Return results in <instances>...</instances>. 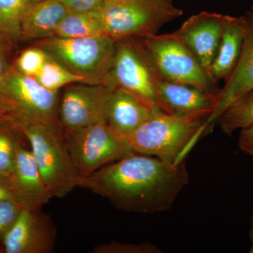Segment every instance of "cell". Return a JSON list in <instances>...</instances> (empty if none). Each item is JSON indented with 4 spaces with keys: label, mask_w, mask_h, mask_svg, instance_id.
<instances>
[{
    "label": "cell",
    "mask_w": 253,
    "mask_h": 253,
    "mask_svg": "<svg viewBox=\"0 0 253 253\" xmlns=\"http://www.w3.org/2000/svg\"><path fill=\"white\" fill-rule=\"evenodd\" d=\"M189 179L185 161L173 164L132 152L100 168L83 179L80 187L124 212L152 214L169 211Z\"/></svg>",
    "instance_id": "1"
},
{
    "label": "cell",
    "mask_w": 253,
    "mask_h": 253,
    "mask_svg": "<svg viewBox=\"0 0 253 253\" xmlns=\"http://www.w3.org/2000/svg\"><path fill=\"white\" fill-rule=\"evenodd\" d=\"M209 116L207 113L174 116L156 111L126 137L134 152L179 164L204 137Z\"/></svg>",
    "instance_id": "2"
},
{
    "label": "cell",
    "mask_w": 253,
    "mask_h": 253,
    "mask_svg": "<svg viewBox=\"0 0 253 253\" xmlns=\"http://www.w3.org/2000/svg\"><path fill=\"white\" fill-rule=\"evenodd\" d=\"M96 13L105 36L118 42L156 34L183 11L172 0H104Z\"/></svg>",
    "instance_id": "3"
},
{
    "label": "cell",
    "mask_w": 253,
    "mask_h": 253,
    "mask_svg": "<svg viewBox=\"0 0 253 253\" xmlns=\"http://www.w3.org/2000/svg\"><path fill=\"white\" fill-rule=\"evenodd\" d=\"M33 157L52 198L65 197L80 187L83 179L70 154L61 126L23 124Z\"/></svg>",
    "instance_id": "4"
},
{
    "label": "cell",
    "mask_w": 253,
    "mask_h": 253,
    "mask_svg": "<svg viewBox=\"0 0 253 253\" xmlns=\"http://www.w3.org/2000/svg\"><path fill=\"white\" fill-rule=\"evenodd\" d=\"M158 78L217 94L219 88L191 50L174 34L151 35L137 40Z\"/></svg>",
    "instance_id": "5"
},
{
    "label": "cell",
    "mask_w": 253,
    "mask_h": 253,
    "mask_svg": "<svg viewBox=\"0 0 253 253\" xmlns=\"http://www.w3.org/2000/svg\"><path fill=\"white\" fill-rule=\"evenodd\" d=\"M117 42L109 37L62 38L52 36L42 39L36 46L81 76L89 84L104 83L112 65Z\"/></svg>",
    "instance_id": "6"
},
{
    "label": "cell",
    "mask_w": 253,
    "mask_h": 253,
    "mask_svg": "<svg viewBox=\"0 0 253 253\" xmlns=\"http://www.w3.org/2000/svg\"><path fill=\"white\" fill-rule=\"evenodd\" d=\"M70 154L82 179L134 152L126 136L106 121L93 123L64 134Z\"/></svg>",
    "instance_id": "7"
},
{
    "label": "cell",
    "mask_w": 253,
    "mask_h": 253,
    "mask_svg": "<svg viewBox=\"0 0 253 253\" xmlns=\"http://www.w3.org/2000/svg\"><path fill=\"white\" fill-rule=\"evenodd\" d=\"M154 70L135 38L117 42L112 65L104 84L132 93L156 111H163Z\"/></svg>",
    "instance_id": "8"
},
{
    "label": "cell",
    "mask_w": 253,
    "mask_h": 253,
    "mask_svg": "<svg viewBox=\"0 0 253 253\" xmlns=\"http://www.w3.org/2000/svg\"><path fill=\"white\" fill-rule=\"evenodd\" d=\"M0 93L14 104V114L23 124L60 126L59 91L48 90L34 78L21 74L14 66L1 83Z\"/></svg>",
    "instance_id": "9"
},
{
    "label": "cell",
    "mask_w": 253,
    "mask_h": 253,
    "mask_svg": "<svg viewBox=\"0 0 253 253\" xmlns=\"http://www.w3.org/2000/svg\"><path fill=\"white\" fill-rule=\"evenodd\" d=\"M114 88L104 83H74L65 86L59 105L63 134L100 121L107 122L109 100Z\"/></svg>",
    "instance_id": "10"
},
{
    "label": "cell",
    "mask_w": 253,
    "mask_h": 253,
    "mask_svg": "<svg viewBox=\"0 0 253 253\" xmlns=\"http://www.w3.org/2000/svg\"><path fill=\"white\" fill-rule=\"evenodd\" d=\"M56 239V228L50 216L41 210L23 209L3 238L0 253H50Z\"/></svg>",
    "instance_id": "11"
},
{
    "label": "cell",
    "mask_w": 253,
    "mask_h": 253,
    "mask_svg": "<svg viewBox=\"0 0 253 253\" xmlns=\"http://www.w3.org/2000/svg\"><path fill=\"white\" fill-rule=\"evenodd\" d=\"M242 18L244 38L241 56L224 85L219 88L217 104L206 123L205 136L212 132L218 119L231 104L253 89V6Z\"/></svg>",
    "instance_id": "12"
},
{
    "label": "cell",
    "mask_w": 253,
    "mask_h": 253,
    "mask_svg": "<svg viewBox=\"0 0 253 253\" xmlns=\"http://www.w3.org/2000/svg\"><path fill=\"white\" fill-rule=\"evenodd\" d=\"M226 18L227 15L201 11L188 18L174 32L208 74L219 47Z\"/></svg>",
    "instance_id": "13"
},
{
    "label": "cell",
    "mask_w": 253,
    "mask_h": 253,
    "mask_svg": "<svg viewBox=\"0 0 253 253\" xmlns=\"http://www.w3.org/2000/svg\"><path fill=\"white\" fill-rule=\"evenodd\" d=\"M10 177L16 201L23 209L41 210L52 199L28 145L18 149Z\"/></svg>",
    "instance_id": "14"
},
{
    "label": "cell",
    "mask_w": 253,
    "mask_h": 253,
    "mask_svg": "<svg viewBox=\"0 0 253 253\" xmlns=\"http://www.w3.org/2000/svg\"><path fill=\"white\" fill-rule=\"evenodd\" d=\"M155 83L163 112L168 114L184 116L207 113L211 116L217 104V94L194 86L165 81L156 74Z\"/></svg>",
    "instance_id": "15"
},
{
    "label": "cell",
    "mask_w": 253,
    "mask_h": 253,
    "mask_svg": "<svg viewBox=\"0 0 253 253\" xmlns=\"http://www.w3.org/2000/svg\"><path fill=\"white\" fill-rule=\"evenodd\" d=\"M156 111L132 93L115 87L109 100L107 123L115 131L126 136L137 129Z\"/></svg>",
    "instance_id": "16"
},
{
    "label": "cell",
    "mask_w": 253,
    "mask_h": 253,
    "mask_svg": "<svg viewBox=\"0 0 253 253\" xmlns=\"http://www.w3.org/2000/svg\"><path fill=\"white\" fill-rule=\"evenodd\" d=\"M244 38L242 16L227 15L219 47L210 68V76L215 83L226 81L235 69L242 51Z\"/></svg>",
    "instance_id": "17"
},
{
    "label": "cell",
    "mask_w": 253,
    "mask_h": 253,
    "mask_svg": "<svg viewBox=\"0 0 253 253\" xmlns=\"http://www.w3.org/2000/svg\"><path fill=\"white\" fill-rule=\"evenodd\" d=\"M69 12L59 0L31 3L21 21V38L42 40L54 36L60 22Z\"/></svg>",
    "instance_id": "18"
},
{
    "label": "cell",
    "mask_w": 253,
    "mask_h": 253,
    "mask_svg": "<svg viewBox=\"0 0 253 253\" xmlns=\"http://www.w3.org/2000/svg\"><path fill=\"white\" fill-rule=\"evenodd\" d=\"M30 146L23 124L14 113L0 117V175L11 176L18 149Z\"/></svg>",
    "instance_id": "19"
},
{
    "label": "cell",
    "mask_w": 253,
    "mask_h": 253,
    "mask_svg": "<svg viewBox=\"0 0 253 253\" xmlns=\"http://www.w3.org/2000/svg\"><path fill=\"white\" fill-rule=\"evenodd\" d=\"M99 36L105 35L96 11L88 13H68L56 28L54 36L78 38Z\"/></svg>",
    "instance_id": "20"
},
{
    "label": "cell",
    "mask_w": 253,
    "mask_h": 253,
    "mask_svg": "<svg viewBox=\"0 0 253 253\" xmlns=\"http://www.w3.org/2000/svg\"><path fill=\"white\" fill-rule=\"evenodd\" d=\"M253 123V89L234 101L218 119L221 130L227 135Z\"/></svg>",
    "instance_id": "21"
},
{
    "label": "cell",
    "mask_w": 253,
    "mask_h": 253,
    "mask_svg": "<svg viewBox=\"0 0 253 253\" xmlns=\"http://www.w3.org/2000/svg\"><path fill=\"white\" fill-rule=\"evenodd\" d=\"M34 78L42 86L52 91H59L61 88L74 83H86L84 78L71 72L49 54L41 71Z\"/></svg>",
    "instance_id": "22"
},
{
    "label": "cell",
    "mask_w": 253,
    "mask_h": 253,
    "mask_svg": "<svg viewBox=\"0 0 253 253\" xmlns=\"http://www.w3.org/2000/svg\"><path fill=\"white\" fill-rule=\"evenodd\" d=\"M31 4L30 0H0V28L14 41L21 38V21Z\"/></svg>",
    "instance_id": "23"
},
{
    "label": "cell",
    "mask_w": 253,
    "mask_h": 253,
    "mask_svg": "<svg viewBox=\"0 0 253 253\" xmlns=\"http://www.w3.org/2000/svg\"><path fill=\"white\" fill-rule=\"evenodd\" d=\"M47 53L39 46L24 50L16 60L14 67L21 74L35 78L44 66Z\"/></svg>",
    "instance_id": "24"
},
{
    "label": "cell",
    "mask_w": 253,
    "mask_h": 253,
    "mask_svg": "<svg viewBox=\"0 0 253 253\" xmlns=\"http://www.w3.org/2000/svg\"><path fill=\"white\" fill-rule=\"evenodd\" d=\"M91 253H162L163 251L150 243L126 244L112 241L95 246Z\"/></svg>",
    "instance_id": "25"
},
{
    "label": "cell",
    "mask_w": 253,
    "mask_h": 253,
    "mask_svg": "<svg viewBox=\"0 0 253 253\" xmlns=\"http://www.w3.org/2000/svg\"><path fill=\"white\" fill-rule=\"evenodd\" d=\"M23 209L15 200L0 201V249L1 241Z\"/></svg>",
    "instance_id": "26"
},
{
    "label": "cell",
    "mask_w": 253,
    "mask_h": 253,
    "mask_svg": "<svg viewBox=\"0 0 253 253\" xmlns=\"http://www.w3.org/2000/svg\"><path fill=\"white\" fill-rule=\"evenodd\" d=\"M14 41L7 33L0 28V85L14 66L10 64L9 61L11 43Z\"/></svg>",
    "instance_id": "27"
},
{
    "label": "cell",
    "mask_w": 253,
    "mask_h": 253,
    "mask_svg": "<svg viewBox=\"0 0 253 253\" xmlns=\"http://www.w3.org/2000/svg\"><path fill=\"white\" fill-rule=\"evenodd\" d=\"M70 12L88 13L97 11L104 0H59Z\"/></svg>",
    "instance_id": "28"
},
{
    "label": "cell",
    "mask_w": 253,
    "mask_h": 253,
    "mask_svg": "<svg viewBox=\"0 0 253 253\" xmlns=\"http://www.w3.org/2000/svg\"><path fill=\"white\" fill-rule=\"evenodd\" d=\"M238 146L244 154L253 157V123L239 130Z\"/></svg>",
    "instance_id": "29"
},
{
    "label": "cell",
    "mask_w": 253,
    "mask_h": 253,
    "mask_svg": "<svg viewBox=\"0 0 253 253\" xmlns=\"http://www.w3.org/2000/svg\"><path fill=\"white\" fill-rule=\"evenodd\" d=\"M7 200L16 201L12 181L9 176L0 175V201Z\"/></svg>",
    "instance_id": "30"
},
{
    "label": "cell",
    "mask_w": 253,
    "mask_h": 253,
    "mask_svg": "<svg viewBox=\"0 0 253 253\" xmlns=\"http://www.w3.org/2000/svg\"><path fill=\"white\" fill-rule=\"evenodd\" d=\"M14 112V104L8 98L0 93V117Z\"/></svg>",
    "instance_id": "31"
},
{
    "label": "cell",
    "mask_w": 253,
    "mask_h": 253,
    "mask_svg": "<svg viewBox=\"0 0 253 253\" xmlns=\"http://www.w3.org/2000/svg\"><path fill=\"white\" fill-rule=\"evenodd\" d=\"M250 239H251V249L249 253H253V213L251 219V229L249 231Z\"/></svg>",
    "instance_id": "32"
},
{
    "label": "cell",
    "mask_w": 253,
    "mask_h": 253,
    "mask_svg": "<svg viewBox=\"0 0 253 253\" xmlns=\"http://www.w3.org/2000/svg\"><path fill=\"white\" fill-rule=\"evenodd\" d=\"M41 1V0H30V1H31V3L36 2V1Z\"/></svg>",
    "instance_id": "33"
}]
</instances>
